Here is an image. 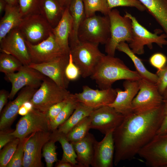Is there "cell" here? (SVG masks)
Returning a JSON list of instances; mask_svg holds the SVG:
<instances>
[{
  "instance_id": "1",
  "label": "cell",
  "mask_w": 167,
  "mask_h": 167,
  "mask_svg": "<svg viewBox=\"0 0 167 167\" xmlns=\"http://www.w3.org/2000/svg\"><path fill=\"white\" fill-rule=\"evenodd\" d=\"M163 118L162 104L141 113L133 112L124 117L113 132L115 147L114 165L131 160L157 134Z\"/></svg>"
},
{
  "instance_id": "2",
  "label": "cell",
  "mask_w": 167,
  "mask_h": 167,
  "mask_svg": "<svg viewBox=\"0 0 167 167\" xmlns=\"http://www.w3.org/2000/svg\"><path fill=\"white\" fill-rule=\"evenodd\" d=\"M90 77L101 89L112 87L118 80H138L141 79L136 71L131 70L120 58L105 54L95 66Z\"/></svg>"
},
{
  "instance_id": "3",
  "label": "cell",
  "mask_w": 167,
  "mask_h": 167,
  "mask_svg": "<svg viewBox=\"0 0 167 167\" xmlns=\"http://www.w3.org/2000/svg\"><path fill=\"white\" fill-rule=\"evenodd\" d=\"M110 35L108 15H95L85 17L81 24L78 34L79 41L105 45Z\"/></svg>"
},
{
  "instance_id": "4",
  "label": "cell",
  "mask_w": 167,
  "mask_h": 167,
  "mask_svg": "<svg viewBox=\"0 0 167 167\" xmlns=\"http://www.w3.org/2000/svg\"><path fill=\"white\" fill-rule=\"evenodd\" d=\"M99 44L80 41L70 47V53L74 63L79 68L81 76L90 77L102 57L105 55L99 50Z\"/></svg>"
},
{
  "instance_id": "5",
  "label": "cell",
  "mask_w": 167,
  "mask_h": 167,
  "mask_svg": "<svg viewBox=\"0 0 167 167\" xmlns=\"http://www.w3.org/2000/svg\"><path fill=\"white\" fill-rule=\"evenodd\" d=\"M110 23V38L105 45L107 55L114 56L118 45L122 42L130 43L132 40V22L128 17L122 16L116 9H112L108 15Z\"/></svg>"
},
{
  "instance_id": "6",
  "label": "cell",
  "mask_w": 167,
  "mask_h": 167,
  "mask_svg": "<svg viewBox=\"0 0 167 167\" xmlns=\"http://www.w3.org/2000/svg\"><path fill=\"white\" fill-rule=\"evenodd\" d=\"M71 94L46 77L30 101L34 108L46 113L52 106L67 99Z\"/></svg>"
},
{
  "instance_id": "7",
  "label": "cell",
  "mask_w": 167,
  "mask_h": 167,
  "mask_svg": "<svg viewBox=\"0 0 167 167\" xmlns=\"http://www.w3.org/2000/svg\"><path fill=\"white\" fill-rule=\"evenodd\" d=\"M124 15L129 17L131 21L132 39L129 45L135 54H143L145 45L151 49L152 48L153 43L156 44L160 47L167 45L166 34L163 33L159 35L161 32V30L157 29L154 33L151 32L140 24L135 17L131 14L126 12Z\"/></svg>"
},
{
  "instance_id": "8",
  "label": "cell",
  "mask_w": 167,
  "mask_h": 167,
  "mask_svg": "<svg viewBox=\"0 0 167 167\" xmlns=\"http://www.w3.org/2000/svg\"><path fill=\"white\" fill-rule=\"evenodd\" d=\"M138 82L139 89L132 103L133 112L141 113L161 106L164 98L156 84L142 79Z\"/></svg>"
},
{
  "instance_id": "9",
  "label": "cell",
  "mask_w": 167,
  "mask_h": 167,
  "mask_svg": "<svg viewBox=\"0 0 167 167\" xmlns=\"http://www.w3.org/2000/svg\"><path fill=\"white\" fill-rule=\"evenodd\" d=\"M18 28L26 41L36 44L47 38L52 33L53 28L39 13L23 18Z\"/></svg>"
},
{
  "instance_id": "10",
  "label": "cell",
  "mask_w": 167,
  "mask_h": 167,
  "mask_svg": "<svg viewBox=\"0 0 167 167\" xmlns=\"http://www.w3.org/2000/svg\"><path fill=\"white\" fill-rule=\"evenodd\" d=\"M50 130V121L47 113L33 108L20 118L11 134L21 140L35 132Z\"/></svg>"
},
{
  "instance_id": "11",
  "label": "cell",
  "mask_w": 167,
  "mask_h": 167,
  "mask_svg": "<svg viewBox=\"0 0 167 167\" xmlns=\"http://www.w3.org/2000/svg\"><path fill=\"white\" fill-rule=\"evenodd\" d=\"M31 63L39 64L52 62L69 54L56 42L52 33L46 39L36 44L25 40Z\"/></svg>"
},
{
  "instance_id": "12",
  "label": "cell",
  "mask_w": 167,
  "mask_h": 167,
  "mask_svg": "<svg viewBox=\"0 0 167 167\" xmlns=\"http://www.w3.org/2000/svg\"><path fill=\"white\" fill-rule=\"evenodd\" d=\"M138 155L151 167H167V133L156 134Z\"/></svg>"
},
{
  "instance_id": "13",
  "label": "cell",
  "mask_w": 167,
  "mask_h": 167,
  "mask_svg": "<svg viewBox=\"0 0 167 167\" xmlns=\"http://www.w3.org/2000/svg\"><path fill=\"white\" fill-rule=\"evenodd\" d=\"M5 75L6 80L11 84L9 96L10 100L13 99L18 92L25 87L37 89L46 77L38 71L25 65L16 72Z\"/></svg>"
},
{
  "instance_id": "14",
  "label": "cell",
  "mask_w": 167,
  "mask_h": 167,
  "mask_svg": "<svg viewBox=\"0 0 167 167\" xmlns=\"http://www.w3.org/2000/svg\"><path fill=\"white\" fill-rule=\"evenodd\" d=\"M89 117L90 129L105 135L119 126L125 116L113 108L106 105L94 109Z\"/></svg>"
},
{
  "instance_id": "15",
  "label": "cell",
  "mask_w": 167,
  "mask_h": 167,
  "mask_svg": "<svg viewBox=\"0 0 167 167\" xmlns=\"http://www.w3.org/2000/svg\"><path fill=\"white\" fill-rule=\"evenodd\" d=\"M0 50L13 56L23 65L29 66L31 63L25 40L18 28L12 30L0 41Z\"/></svg>"
},
{
  "instance_id": "16",
  "label": "cell",
  "mask_w": 167,
  "mask_h": 167,
  "mask_svg": "<svg viewBox=\"0 0 167 167\" xmlns=\"http://www.w3.org/2000/svg\"><path fill=\"white\" fill-rule=\"evenodd\" d=\"M49 131H39L29 136L24 147L23 167H42V153L45 144L51 138Z\"/></svg>"
},
{
  "instance_id": "17",
  "label": "cell",
  "mask_w": 167,
  "mask_h": 167,
  "mask_svg": "<svg viewBox=\"0 0 167 167\" xmlns=\"http://www.w3.org/2000/svg\"><path fill=\"white\" fill-rule=\"evenodd\" d=\"M117 94L116 89H94L87 85L83 86L82 91L74 95L77 101L94 109L112 103Z\"/></svg>"
},
{
  "instance_id": "18",
  "label": "cell",
  "mask_w": 167,
  "mask_h": 167,
  "mask_svg": "<svg viewBox=\"0 0 167 167\" xmlns=\"http://www.w3.org/2000/svg\"><path fill=\"white\" fill-rule=\"evenodd\" d=\"M69 54L55 60L39 64L31 63L29 67L33 68L53 80L59 87L67 89L70 81L65 73Z\"/></svg>"
},
{
  "instance_id": "19",
  "label": "cell",
  "mask_w": 167,
  "mask_h": 167,
  "mask_svg": "<svg viewBox=\"0 0 167 167\" xmlns=\"http://www.w3.org/2000/svg\"><path fill=\"white\" fill-rule=\"evenodd\" d=\"M124 90L116 89V97L109 106L124 116L132 113V103L139 90L138 80H125L123 84Z\"/></svg>"
},
{
  "instance_id": "20",
  "label": "cell",
  "mask_w": 167,
  "mask_h": 167,
  "mask_svg": "<svg viewBox=\"0 0 167 167\" xmlns=\"http://www.w3.org/2000/svg\"><path fill=\"white\" fill-rule=\"evenodd\" d=\"M113 131L105 135L100 141L97 140L91 166L92 167H112L114 165L115 147Z\"/></svg>"
},
{
  "instance_id": "21",
  "label": "cell",
  "mask_w": 167,
  "mask_h": 167,
  "mask_svg": "<svg viewBox=\"0 0 167 167\" xmlns=\"http://www.w3.org/2000/svg\"><path fill=\"white\" fill-rule=\"evenodd\" d=\"M37 89L26 86L22 88L15 99L10 102L2 113L0 119V130L6 129L14 121L19 110L26 101H30Z\"/></svg>"
},
{
  "instance_id": "22",
  "label": "cell",
  "mask_w": 167,
  "mask_h": 167,
  "mask_svg": "<svg viewBox=\"0 0 167 167\" xmlns=\"http://www.w3.org/2000/svg\"><path fill=\"white\" fill-rule=\"evenodd\" d=\"M72 28V19L68 7L66 8L62 16L57 25L53 28L52 33L55 40L62 49L70 54L69 40Z\"/></svg>"
},
{
  "instance_id": "23",
  "label": "cell",
  "mask_w": 167,
  "mask_h": 167,
  "mask_svg": "<svg viewBox=\"0 0 167 167\" xmlns=\"http://www.w3.org/2000/svg\"><path fill=\"white\" fill-rule=\"evenodd\" d=\"M96 139L90 133L81 140L70 142L77 155V161L79 167H89L93 157L94 145Z\"/></svg>"
},
{
  "instance_id": "24",
  "label": "cell",
  "mask_w": 167,
  "mask_h": 167,
  "mask_svg": "<svg viewBox=\"0 0 167 167\" xmlns=\"http://www.w3.org/2000/svg\"><path fill=\"white\" fill-rule=\"evenodd\" d=\"M4 12L0 21V41L12 30L18 28L23 19L18 5L7 4Z\"/></svg>"
},
{
  "instance_id": "25",
  "label": "cell",
  "mask_w": 167,
  "mask_h": 167,
  "mask_svg": "<svg viewBox=\"0 0 167 167\" xmlns=\"http://www.w3.org/2000/svg\"><path fill=\"white\" fill-rule=\"evenodd\" d=\"M68 8L72 19V28L69 40L70 47L80 41L78 32L86 16L83 0H72Z\"/></svg>"
},
{
  "instance_id": "26",
  "label": "cell",
  "mask_w": 167,
  "mask_h": 167,
  "mask_svg": "<svg viewBox=\"0 0 167 167\" xmlns=\"http://www.w3.org/2000/svg\"><path fill=\"white\" fill-rule=\"evenodd\" d=\"M65 8L58 0H40V13L47 20L53 28L61 19Z\"/></svg>"
},
{
  "instance_id": "27",
  "label": "cell",
  "mask_w": 167,
  "mask_h": 167,
  "mask_svg": "<svg viewBox=\"0 0 167 167\" xmlns=\"http://www.w3.org/2000/svg\"><path fill=\"white\" fill-rule=\"evenodd\" d=\"M163 29H167V0H139Z\"/></svg>"
},
{
  "instance_id": "28",
  "label": "cell",
  "mask_w": 167,
  "mask_h": 167,
  "mask_svg": "<svg viewBox=\"0 0 167 167\" xmlns=\"http://www.w3.org/2000/svg\"><path fill=\"white\" fill-rule=\"evenodd\" d=\"M117 49L124 53L130 58L141 79L156 83L158 78L156 74L150 72L147 69L141 60L133 52L127 43L124 42L120 43Z\"/></svg>"
},
{
  "instance_id": "29",
  "label": "cell",
  "mask_w": 167,
  "mask_h": 167,
  "mask_svg": "<svg viewBox=\"0 0 167 167\" xmlns=\"http://www.w3.org/2000/svg\"><path fill=\"white\" fill-rule=\"evenodd\" d=\"M94 110L84 104L78 102L75 109L69 118L60 125L56 131L66 135L70 130L82 120L90 116Z\"/></svg>"
},
{
  "instance_id": "30",
  "label": "cell",
  "mask_w": 167,
  "mask_h": 167,
  "mask_svg": "<svg viewBox=\"0 0 167 167\" xmlns=\"http://www.w3.org/2000/svg\"><path fill=\"white\" fill-rule=\"evenodd\" d=\"M52 137L61 144L63 151L61 161L70 163L79 167L77 161V156L72 144L67 139L66 135L54 131Z\"/></svg>"
},
{
  "instance_id": "31",
  "label": "cell",
  "mask_w": 167,
  "mask_h": 167,
  "mask_svg": "<svg viewBox=\"0 0 167 167\" xmlns=\"http://www.w3.org/2000/svg\"><path fill=\"white\" fill-rule=\"evenodd\" d=\"M74 94L71 93L67 102L58 116L50 122L51 130L54 131L66 122L73 112L78 103Z\"/></svg>"
},
{
  "instance_id": "32",
  "label": "cell",
  "mask_w": 167,
  "mask_h": 167,
  "mask_svg": "<svg viewBox=\"0 0 167 167\" xmlns=\"http://www.w3.org/2000/svg\"><path fill=\"white\" fill-rule=\"evenodd\" d=\"M90 126V119L89 116L80 121L66 135L67 139L70 142H76L81 140L89 133Z\"/></svg>"
},
{
  "instance_id": "33",
  "label": "cell",
  "mask_w": 167,
  "mask_h": 167,
  "mask_svg": "<svg viewBox=\"0 0 167 167\" xmlns=\"http://www.w3.org/2000/svg\"><path fill=\"white\" fill-rule=\"evenodd\" d=\"M86 17L95 15L100 12L105 15H108L110 10L107 0H83Z\"/></svg>"
},
{
  "instance_id": "34",
  "label": "cell",
  "mask_w": 167,
  "mask_h": 167,
  "mask_svg": "<svg viewBox=\"0 0 167 167\" xmlns=\"http://www.w3.org/2000/svg\"><path fill=\"white\" fill-rule=\"evenodd\" d=\"M23 65L11 55L1 52L0 54V71L5 75L19 71Z\"/></svg>"
},
{
  "instance_id": "35",
  "label": "cell",
  "mask_w": 167,
  "mask_h": 167,
  "mask_svg": "<svg viewBox=\"0 0 167 167\" xmlns=\"http://www.w3.org/2000/svg\"><path fill=\"white\" fill-rule=\"evenodd\" d=\"M56 142V140L51 137L43 148L42 155L44 158L47 167H52L54 163L58 161Z\"/></svg>"
},
{
  "instance_id": "36",
  "label": "cell",
  "mask_w": 167,
  "mask_h": 167,
  "mask_svg": "<svg viewBox=\"0 0 167 167\" xmlns=\"http://www.w3.org/2000/svg\"><path fill=\"white\" fill-rule=\"evenodd\" d=\"M20 139L15 138L0 150V167H6L15 152Z\"/></svg>"
},
{
  "instance_id": "37",
  "label": "cell",
  "mask_w": 167,
  "mask_h": 167,
  "mask_svg": "<svg viewBox=\"0 0 167 167\" xmlns=\"http://www.w3.org/2000/svg\"><path fill=\"white\" fill-rule=\"evenodd\" d=\"M40 1L18 0V5L23 18L30 15L40 13Z\"/></svg>"
},
{
  "instance_id": "38",
  "label": "cell",
  "mask_w": 167,
  "mask_h": 167,
  "mask_svg": "<svg viewBox=\"0 0 167 167\" xmlns=\"http://www.w3.org/2000/svg\"><path fill=\"white\" fill-rule=\"evenodd\" d=\"M28 137L20 140L17 149L6 167H23L25 145Z\"/></svg>"
},
{
  "instance_id": "39",
  "label": "cell",
  "mask_w": 167,
  "mask_h": 167,
  "mask_svg": "<svg viewBox=\"0 0 167 167\" xmlns=\"http://www.w3.org/2000/svg\"><path fill=\"white\" fill-rule=\"evenodd\" d=\"M109 8L118 6L131 7L135 8L141 11L146 10L145 7L139 0H107Z\"/></svg>"
},
{
  "instance_id": "40",
  "label": "cell",
  "mask_w": 167,
  "mask_h": 167,
  "mask_svg": "<svg viewBox=\"0 0 167 167\" xmlns=\"http://www.w3.org/2000/svg\"><path fill=\"white\" fill-rule=\"evenodd\" d=\"M65 73L67 78L70 81L75 80L81 76L79 70L73 62L70 53L69 62L65 69Z\"/></svg>"
},
{
  "instance_id": "41",
  "label": "cell",
  "mask_w": 167,
  "mask_h": 167,
  "mask_svg": "<svg viewBox=\"0 0 167 167\" xmlns=\"http://www.w3.org/2000/svg\"><path fill=\"white\" fill-rule=\"evenodd\" d=\"M157 80L156 84L160 93L162 95L167 88V66L157 70L156 73Z\"/></svg>"
},
{
  "instance_id": "42",
  "label": "cell",
  "mask_w": 167,
  "mask_h": 167,
  "mask_svg": "<svg viewBox=\"0 0 167 167\" xmlns=\"http://www.w3.org/2000/svg\"><path fill=\"white\" fill-rule=\"evenodd\" d=\"M150 65L157 70H161L166 66L167 58L164 54L156 53L152 55L149 59Z\"/></svg>"
},
{
  "instance_id": "43",
  "label": "cell",
  "mask_w": 167,
  "mask_h": 167,
  "mask_svg": "<svg viewBox=\"0 0 167 167\" xmlns=\"http://www.w3.org/2000/svg\"><path fill=\"white\" fill-rule=\"evenodd\" d=\"M69 97L64 101L54 104L49 109L46 113L50 122L54 120L59 114L66 105Z\"/></svg>"
},
{
  "instance_id": "44",
  "label": "cell",
  "mask_w": 167,
  "mask_h": 167,
  "mask_svg": "<svg viewBox=\"0 0 167 167\" xmlns=\"http://www.w3.org/2000/svg\"><path fill=\"white\" fill-rule=\"evenodd\" d=\"M162 107L163 112V119L157 134H162L167 133V98L164 99Z\"/></svg>"
},
{
  "instance_id": "45",
  "label": "cell",
  "mask_w": 167,
  "mask_h": 167,
  "mask_svg": "<svg viewBox=\"0 0 167 167\" xmlns=\"http://www.w3.org/2000/svg\"><path fill=\"white\" fill-rule=\"evenodd\" d=\"M11 132L6 131V129L1 131L0 133V150L3 147L15 138L11 135Z\"/></svg>"
},
{
  "instance_id": "46",
  "label": "cell",
  "mask_w": 167,
  "mask_h": 167,
  "mask_svg": "<svg viewBox=\"0 0 167 167\" xmlns=\"http://www.w3.org/2000/svg\"><path fill=\"white\" fill-rule=\"evenodd\" d=\"M9 93L4 89H2L0 91V113L6 105L7 99H9Z\"/></svg>"
},
{
  "instance_id": "47",
  "label": "cell",
  "mask_w": 167,
  "mask_h": 167,
  "mask_svg": "<svg viewBox=\"0 0 167 167\" xmlns=\"http://www.w3.org/2000/svg\"><path fill=\"white\" fill-rule=\"evenodd\" d=\"M56 167H78L77 166L68 162L59 161L55 165Z\"/></svg>"
},
{
  "instance_id": "48",
  "label": "cell",
  "mask_w": 167,
  "mask_h": 167,
  "mask_svg": "<svg viewBox=\"0 0 167 167\" xmlns=\"http://www.w3.org/2000/svg\"><path fill=\"white\" fill-rule=\"evenodd\" d=\"M30 111L23 105L19 110L18 114L23 116L27 114Z\"/></svg>"
},
{
  "instance_id": "49",
  "label": "cell",
  "mask_w": 167,
  "mask_h": 167,
  "mask_svg": "<svg viewBox=\"0 0 167 167\" xmlns=\"http://www.w3.org/2000/svg\"><path fill=\"white\" fill-rule=\"evenodd\" d=\"M7 3L6 0H0V14L4 11Z\"/></svg>"
},
{
  "instance_id": "50",
  "label": "cell",
  "mask_w": 167,
  "mask_h": 167,
  "mask_svg": "<svg viewBox=\"0 0 167 167\" xmlns=\"http://www.w3.org/2000/svg\"><path fill=\"white\" fill-rule=\"evenodd\" d=\"M61 6L64 8L68 7L72 0H58Z\"/></svg>"
},
{
  "instance_id": "51",
  "label": "cell",
  "mask_w": 167,
  "mask_h": 167,
  "mask_svg": "<svg viewBox=\"0 0 167 167\" xmlns=\"http://www.w3.org/2000/svg\"><path fill=\"white\" fill-rule=\"evenodd\" d=\"M8 4L15 5H18V0H6Z\"/></svg>"
},
{
  "instance_id": "52",
  "label": "cell",
  "mask_w": 167,
  "mask_h": 167,
  "mask_svg": "<svg viewBox=\"0 0 167 167\" xmlns=\"http://www.w3.org/2000/svg\"><path fill=\"white\" fill-rule=\"evenodd\" d=\"M162 96L163 97L164 99H166L167 98V88L166 89Z\"/></svg>"
}]
</instances>
